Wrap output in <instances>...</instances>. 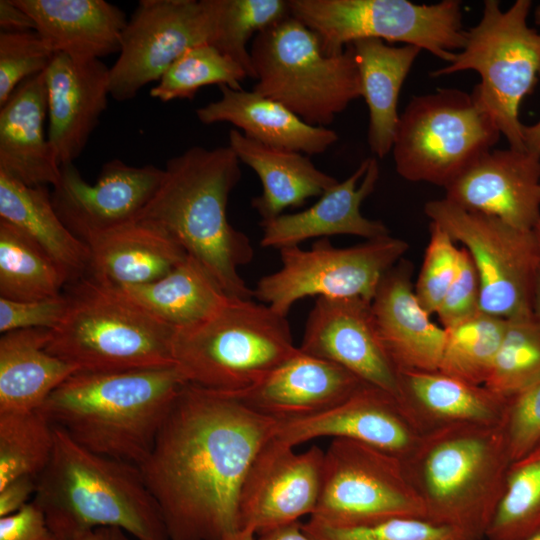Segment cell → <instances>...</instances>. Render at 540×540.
Instances as JSON below:
<instances>
[{"label":"cell","instance_id":"cell-1","mask_svg":"<svg viewBox=\"0 0 540 540\" xmlns=\"http://www.w3.org/2000/svg\"><path fill=\"white\" fill-rule=\"evenodd\" d=\"M278 422L231 394L183 385L139 465L170 540H219L239 529L242 482Z\"/></svg>","mask_w":540,"mask_h":540},{"label":"cell","instance_id":"cell-2","mask_svg":"<svg viewBox=\"0 0 540 540\" xmlns=\"http://www.w3.org/2000/svg\"><path fill=\"white\" fill-rule=\"evenodd\" d=\"M241 179L240 160L229 146H193L170 158L162 182L139 220L166 231L215 277L225 292L253 298L239 273L254 249L227 218L229 196Z\"/></svg>","mask_w":540,"mask_h":540},{"label":"cell","instance_id":"cell-3","mask_svg":"<svg viewBox=\"0 0 540 540\" xmlns=\"http://www.w3.org/2000/svg\"><path fill=\"white\" fill-rule=\"evenodd\" d=\"M184 384L175 366L78 371L50 394L41 410L80 446L139 466Z\"/></svg>","mask_w":540,"mask_h":540},{"label":"cell","instance_id":"cell-4","mask_svg":"<svg viewBox=\"0 0 540 540\" xmlns=\"http://www.w3.org/2000/svg\"><path fill=\"white\" fill-rule=\"evenodd\" d=\"M54 428L53 454L32 501L60 540L99 527H118L136 540H170L138 465L91 452Z\"/></svg>","mask_w":540,"mask_h":540},{"label":"cell","instance_id":"cell-5","mask_svg":"<svg viewBox=\"0 0 540 540\" xmlns=\"http://www.w3.org/2000/svg\"><path fill=\"white\" fill-rule=\"evenodd\" d=\"M512 462L501 423L425 433L404 465L427 519L483 540Z\"/></svg>","mask_w":540,"mask_h":540},{"label":"cell","instance_id":"cell-6","mask_svg":"<svg viewBox=\"0 0 540 540\" xmlns=\"http://www.w3.org/2000/svg\"><path fill=\"white\" fill-rule=\"evenodd\" d=\"M69 284L66 314L49 331L46 350L50 354L82 372L174 366V328L122 289L88 275Z\"/></svg>","mask_w":540,"mask_h":540},{"label":"cell","instance_id":"cell-7","mask_svg":"<svg viewBox=\"0 0 540 540\" xmlns=\"http://www.w3.org/2000/svg\"><path fill=\"white\" fill-rule=\"evenodd\" d=\"M287 316L266 304L230 297L207 319L175 330L174 366L186 383L237 393L293 356Z\"/></svg>","mask_w":540,"mask_h":540},{"label":"cell","instance_id":"cell-8","mask_svg":"<svg viewBox=\"0 0 540 540\" xmlns=\"http://www.w3.org/2000/svg\"><path fill=\"white\" fill-rule=\"evenodd\" d=\"M250 56L253 90L310 125L327 127L362 97L352 44L340 54L326 55L318 36L291 15L259 32Z\"/></svg>","mask_w":540,"mask_h":540},{"label":"cell","instance_id":"cell-9","mask_svg":"<svg viewBox=\"0 0 540 540\" xmlns=\"http://www.w3.org/2000/svg\"><path fill=\"white\" fill-rule=\"evenodd\" d=\"M530 0H516L501 10L497 0L484 1L480 21L466 30V41L451 62L431 77L474 70L481 81L472 93L495 121L509 147L526 150L519 118L522 100L540 79V32L528 25Z\"/></svg>","mask_w":540,"mask_h":540},{"label":"cell","instance_id":"cell-10","mask_svg":"<svg viewBox=\"0 0 540 540\" xmlns=\"http://www.w3.org/2000/svg\"><path fill=\"white\" fill-rule=\"evenodd\" d=\"M500 135L472 92L443 88L415 96L399 117L395 168L407 181L445 188L492 150Z\"/></svg>","mask_w":540,"mask_h":540},{"label":"cell","instance_id":"cell-11","mask_svg":"<svg viewBox=\"0 0 540 540\" xmlns=\"http://www.w3.org/2000/svg\"><path fill=\"white\" fill-rule=\"evenodd\" d=\"M290 15L311 29L326 55L362 39L399 42L451 62L466 41L462 4L443 0H289Z\"/></svg>","mask_w":540,"mask_h":540},{"label":"cell","instance_id":"cell-12","mask_svg":"<svg viewBox=\"0 0 540 540\" xmlns=\"http://www.w3.org/2000/svg\"><path fill=\"white\" fill-rule=\"evenodd\" d=\"M408 248L405 240L390 234L342 248L328 238L307 250L283 248L280 268L258 280L253 298L283 316L310 296L371 302L384 275Z\"/></svg>","mask_w":540,"mask_h":540},{"label":"cell","instance_id":"cell-13","mask_svg":"<svg viewBox=\"0 0 540 540\" xmlns=\"http://www.w3.org/2000/svg\"><path fill=\"white\" fill-rule=\"evenodd\" d=\"M395 517H425L404 462L364 443L334 438L324 453L319 500L310 519L358 527Z\"/></svg>","mask_w":540,"mask_h":540},{"label":"cell","instance_id":"cell-14","mask_svg":"<svg viewBox=\"0 0 540 540\" xmlns=\"http://www.w3.org/2000/svg\"><path fill=\"white\" fill-rule=\"evenodd\" d=\"M424 213L472 258L481 284L480 310L511 319L532 314L540 251L532 230L467 211L445 198L428 201Z\"/></svg>","mask_w":540,"mask_h":540},{"label":"cell","instance_id":"cell-15","mask_svg":"<svg viewBox=\"0 0 540 540\" xmlns=\"http://www.w3.org/2000/svg\"><path fill=\"white\" fill-rule=\"evenodd\" d=\"M210 0H141L127 21L118 58L109 69V93L133 99L187 50L212 44Z\"/></svg>","mask_w":540,"mask_h":540},{"label":"cell","instance_id":"cell-16","mask_svg":"<svg viewBox=\"0 0 540 540\" xmlns=\"http://www.w3.org/2000/svg\"><path fill=\"white\" fill-rule=\"evenodd\" d=\"M324 453L317 446L295 453L274 437L265 443L240 488L239 528L261 535L311 516L321 492Z\"/></svg>","mask_w":540,"mask_h":540},{"label":"cell","instance_id":"cell-17","mask_svg":"<svg viewBox=\"0 0 540 540\" xmlns=\"http://www.w3.org/2000/svg\"><path fill=\"white\" fill-rule=\"evenodd\" d=\"M164 169L152 164L128 165L120 159L103 164L94 184L73 163L60 166V179L51 200L67 228L82 241L138 219L157 192Z\"/></svg>","mask_w":540,"mask_h":540},{"label":"cell","instance_id":"cell-18","mask_svg":"<svg viewBox=\"0 0 540 540\" xmlns=\"http://www.w3.org/2000/svg\"><path fill=\"white\" fill-rule=\"evenodd\" d=\"M422 435L394 395L365 384L327 411L300 419L279 420L274 438L291 447L319 437L350 439L404 462L416 449Z\"/></svg>","mask_w":540,"mask_h":540},{"label":"cell","instance_id":"cell-19","mask_svg":"<svg viewBox=\"0 0 540 540\" xmlns=\"http://www.w3.org/2000/svg\"><path fill=\"white\" fill-rule=\"evenodd\" d=\"M299 349L398 396L399 373L379 339L371 302L317 298L308 314Z\"/></svg>","mask_w":540,"mask_h":540},{"label":"cell","instance_id":"cell-20","mask_svg":"<svg viewBox=\"0 0 540 540\" xmlns=\"http://www.w3.org/2000/svg\"><path fill=\"white\" fill-rule=\"evenodd\" d=\"M445 199L522 230L540 220V157L514 148L492 149L444 188Z\"/></svg>","mask_w":540,"mask_h":540},{"label":"cell","instance_id":"cell-21","mask_svg":"<svg viewBox=\"0 0 540 540\" xmlns=\"http://www.w3.org/2000/svg\"><path fill=\"white\" fill-rule=\"evenodd\" d=\"M109 69L101 60L76 61L56 53L44 72L47 138L59 166L80 157L107 109Z\"/></svg>","mask_w":540,"mask_h":540},{"label":"cell","instance_id":"cell-22","mask_svg":"<svg viewBox=\"0 0 540 540\" xmlns=\"http://www.w3.org/2000/svg\"><path fill=\"white\" fill-rule=\"evenodd\" d=\"M413 264L402 258L382 278L371 312L384 350L399 372L439 370L445 329L414 292Z\"/></svg>","mask_w":540,"mask_h":540},{"label":"cell","instance_id":"cell-23","mask_svg":"<svg viewBox=\"0 0 540 540\" xmlns=\"http://www.w3.org/2000/svg\"><path fill=\"white\" fill-rule=\"evenodd\" d=\"M365 384L343 367L298 349L255 385L228 394L260 414L285 421L327 411Z\"/></svg>","mask_w":540,"mask_h":540},{"label":"cell","instance_id":"cell-24","mask_svg":"<svg viewBox=\"0 0 540 540\" xmlns=\"http://www.w3.org/2000/svg\"><path fill=\"white\" fill-rule=\"evenodd\" d=\"M378 179L377 159L366 158L349 177L323 193L309 208L261 221V246L281 250L299 246L308 239L333 235H354L366 240L389 235L390 230L382 221L366 218L360 210L363 201L374 192Z\"/></svg>","mask_w":540,"mask_h":540},{"label":"cell","instance_id":"cell-25","mask_svg":"<svg viewBox=\"0 0 540 540\" xmlns=\"http://www.w3.org/2000/svg\"><path fill=\"white\" fill-rule=\"evenodd\" d=\"M88 276L114 288L154 282L180 264L186 251L162 228L135 220L88 235Z\"/></svg>","mask_w":540,"mask_h":540},{"label":"cell","instance_id":"cell-26","mask_svg":"<svg viewBox=\"0 0 540 540\" xmlns=\"http://www.w3.org/2000/svg\"><path fill=\"white\" fill-rule=\"evenodd\" d=\"M44 73L22 82L0 106V173L27 186H55L60 166L45 137Z\"/></svg>","mask_w":540,"mask_h":540},{"label":"cell","instance_id":"cell-27","mask_svg":"<svg viewBox=\"0 0 540 540\" xmlns=\"http://www.w3.org/2000/svg\"><path fill=\"white\" fill-rule=\"evenodd\" d=\"M400 404L422 434L455 425H498L507 400L437 371L399 372Z\"/></svg>","mask_w":540,"mask_h":540},{"label":"cell","instance_id":"cell-28","mask_svg":"<svg viewBox=\"0 0 540 540\" xmlns=\"http://www.w3.org/2000/svg\"><path fill=\"white\" fill-rule=\"evenodd\" d=\"M55 53L76 61L119 53L125 13L104 0H13Z\"/></svg>","mask_w":540,"mask_h":540},{"label":"cell","instance_id":"cell-29","mask_svg":"<svg viewBox=\"0 0 540 540\" xmlns=\"http://www.w3.org/2000/svg\"><path fill=\"white\" fill-rule=\"evenodd\" d=\"M221 96L196 110L204 125L230 123L248 138L273 148L321 154L338 140L327 127L313 126L283 104L254 90L219 86Z\"/></svg>","mask_w":540,"mask_h":540},{"label":"cell","instance_id":"cell-30","mask_svg":"<svg viewBox=\"0 0 540 540\" xmlns=\"http://www.w3.org/2000/svg\"><path fill=\"white\" fill-rule=\"evenodd\" d=\"M228 137V146L240 162L260 179L262 192L251 204L261 221L274 219L288 208L300 207L339 182L319 170L303 153L266 146L235 129L230 130Z\"/></svg>","mask_w":540,"mask_h":540},{"label":"cell","instance_id":"cell-31","mask_svg":"<svg viewBox=\"0 0 540 540\" xmlns=\"http://www.w3.org/2000/svg\"><path fill=\"white\" fill-rule=\"evenodd\" d=\"M48 329H24L0 338V413L42 408L50 394L78 372L46 350Z\"/></svg>","mask_w":540,"mask_h":540},{"label":"cell","instance_id":"cell-32","mask_svg":"<svg viewBox=\"0 0 540 540\" xmlns=\"http://www.w3.org/2000/svg\"><path fill=\"white\" fill-rule=\"evenodd\" d=\"M358 66L362 97L369 110L368 144L379 158L392 151L399 121L401 87L422 51L414 45L394 46L380 39L352 44Z\"/></svg>","mask_w":540,"mask_h":540},{"label":"cell","instance_id":"cell-33","mask_svg":"<svg viewBox=\"0 0 540 540\" xmlns=\"http://www.w3.org/2000/svg\"><path fill=\"white\" fill-rule=\"evenodd\" d=\"M0 219L40 246L65 270L70 283L88 274L89 248L62 222L47 186H27L0 173Z\"/></svg>","mask_w":540,"mask_h":540},{"label":"cell","instance_id":"cell-34","mask_svg":"<svg viewBox=\"0 0 540 540\" xmlns=\"http://www.w3.org/2000/svg\"><path fill=\"white\" fill-rule=\"evenodd\" d=\"M119 289L175 330L207 319L231 297L190 255L154 282Z\"/></svg>","mask_w":540,"mask_h":540},{"label":"cell","instance_id":"cell-35","mask_svg":"<svg viewBox=\"0 0 540 540\" xmlns=\"http://www.w3.org/2000/svg\"><path fill=\"white\" fill-rule=\"evenodd\" d=\"M65 270L13 224L0 219V297L40 300L62 294Z\"/></svg>","mask_w":540,"mask_h":540},{"label":"cell","instance_id":"cell-36","mask_svg":"<svg viewBox=\"0 0 540 540\" xmlns=\"http://www.w3.org/2000/svg\"><path fill=\"white\" fill-rule=\"evenodd\" d=\"M507 319L477 314L445 329L439 371L475 385H484L502 342Z\"/></svg>","mask_w":540,"mask_h":540},{"label":"cell","instance_id":"cell-37","mask_svg":"<svg viewBox=\"0 0 540 540\" xmlns=\"http://www.w3.org/2000/svg\"><path fill=\"white\" fill-rule=\"evenodd\" d=\"M54 446L55 428L41 409L0 413V488L19 477L38 478Z\"/></svg>","mask_w":540,"mask_h":540},{"label":"cell","instance_id":"cell-38","mask_svg":"<svg viewBox=\"0 0 540 540\" xmlns=\"http://www.w3.org/2000/svg\"><path fill=\"white\" fill-rule=\"evenodd\" d=\"M540 531V446L512 462L485 540H524Z\"/></svg>","mask_w":540,"mask_h":540},{"label":"cell","instance_id":"cell-39","mask_svg":"<svg viewBox=\"0 0 540 540\" xmlns=\"http://www.w3.org/2000/svg\"><path fill=\"white\" fill-rule=\"evenodd\" d=\"M214 19L213 46L241 65L254 78L249 39L290 16L284 0H210Z\"/></svg>","mask_w":540,"mask_h":540},{"label":"cell","instance_id":"cell-40","mask_svg":"<svg viewBox=\"0 0 540 540\" xmlns=\"http://www.w3.org/2000/svg\"><path fill=\"white\" fill-rule=\"evenodd\" d=\"M248 77L244 68L211 44L187 50L150 89V96L161 102L176 99L192 100L198 90L208 85L242 89Z\"/></svg>","mask_w":540,"mask_h":540},{"label":"cell","instance_id":"cell-41","mask_svg":"<svg viewBox=\"0 0 540 540\" xmlns=\"http://www.w3.org/2000/svg\"><path fill=\"white\" fill-rule=\"evenodd\" d=\"M540 380V321L532 314L507 319L505 333L484 384L508 400Z\"/></svg>","mask_w":540,"mask_h":540},{"label":"cell","instance_id":"cell-42","mask_svg":"<svg viewBox=\"0 0 540 540\" xmlns=\"http://www.w3.org/2000/svg\"><path fill=\"white\" fill-rule=\"evenodd\" d=\"M303 529L312 540H469L457 529L425 517H395L358 527H335L309 519Z\"/></svg>","mask_w":540,"mask_h":540},{"label":"cell","instance_id":"cell-43","mask_svg":"<svg viewBox=\"0 0 540 540\" xmlns=\"http://www.w3.org/2000/svg\"><path fill=\"white\" fill-rule=\"evenodd\" d=\"M56 53L36 30L0 33V106L25 80L44 73Z\"/></svg>","mask_w":540,"mask_h":540},{"label":"cell","instance_id":"cell-44","mask_svg":"<svg viewBox=\"0 0 540 540\" xmlns=\"http://www.w3.org/2000/svg\"><path fill=\"white\" fill-rule=\"evenodd\" d=\"M429 232L414 292L422 307L432 315L436 313L457 272L459 247L438 224L430 222Z\"/></svg>","mask_w":540,"mask_h":540},{"label":"cell","instance_id":"cell-45","mask_svg":"<svg viewBox=\"0 0 540 540\" xmlns=\"http://www.w3.org/2000/svg\"><path fill=\"white\" fill-rule=\"evenodd\" d=\"M502 426L513 462L540 446V380L507 400Z\"/></svg>","mask_w":540,"mask_h":540},{"label":"cell","instance_id":"cell-46","mask_svg":"<svg viewBox=\"0 0 540 540\" xmlns=\"http://www.w3.org/2000/svg\"><path fill=\"white\" fill-rule=\"evenodd\" d=\"M481 284L477 269L464 247H459L455 277L436 315L443 328L451 327L480 312Z\"/></svg>","mask_w":540,"mask_h":540},{"label":"cell","instance_id":"cell-47","mask_svg":"<svg viewBox=\"0 0 540 540\" xmlns=\"http://www.w3.org/2000/svg\"><path fill=\"white\" fill-rule=\"evenodd\" d=\"M68 307L66 294L32 300L13 301L0 297V332L2 334L24 329L56 328Z\"/></svg>","mask_w":540,"mask_h":540},{"label":"cell","instance_id":"cell-48","mask_svg":"<svg viewBox=\"0 0 540 540\" xmlns=\"http://www.w3.org/2000/svg\"><path fill=\"white\" fill-rule=\"evenodd\" d=\"M0 540H60L50 528L44 513L33 502L0 517Z\"/></svg>","mask_w":540,"mask_h":540},{"label":"cell","instance_id":"cell-49","mask_svg":"<svg viewBox=\"0 0 540 540\" xmlns=\"http://www.w3.org/2000/svg\"><path fill=\"white\" fill-rule=\"evenodd\" d=\"M37 478L23 476L0 488V517L15 513L35 494Z\"/></svg>","mask_w":540,"mask_h":540},{"label":"cell","instance_id":"cell-50","mask_svg":"<svg viewBox=\"0 0 540 540\" xmlns=\"http://www.w3.org/2000/svg\"><path fill=\"white\" fill-rule=\"evenodd\" d=\"M256 535L250 529L239 528L225 534L219 540H312L299 521L261 534L259 538Z\"/></svg>","mask_w":540,"mask_h":540},{"label":"cell","instance_id":"cell-51","mask_svg":"<svg viewBox=\"0 0 540 540\" xmlns=\"http://www.w3.org/2000/svg\"><path fill=\"white\" fill-rule=\"evenodd\" d=\"M0 27L4 32L36 30L33 19L13 0H0Z\"/></svg>","mask_w":540,"mask_h":540},{"label":"cell","instance_id":"cell-52","mask_svg":"<svg viewBox=\"0 0 540 540\" xmlns=\"http://www.w3.org/2000/svg\"><path fill=\"white\" fill-rule=\"evenodd\" d=\"M73 540H132L130 535L118 527H99L79 534Z\"/></svg>","mask_w":540,"mask_h":540},{"label":"cell","instance_id":"cell-53","mask_svg":"<svg viewBox=\"0 0 540 540\" xmlns=\"http://www.w3.org/2000/svg\"><path fill=\"white\" fill-rule=\"evenodd\" d=\"M523 140L525 149L540 157V119L531 124H523Z\"/></svg>","mask_w":540,"mask_h":540},{"label":"cell","instance_id":"cell-54","mask_svg":"<svg viewBox=\"0 0 540 540\" xmlns=\"http://www.w3.org/2000/svg\"><path fill=\"white\" fill-rule=\"evenodd\" d=\"M532 313L540 321V266L534 284Z\"/></svg>","mask_w":540,"mask_h":540},{"label":"cell","instance_id":"cell-55","mask_svg":"<svg viewBox=\"0 0 540 540\" xmlns=\"http://www.w3.org/2000/svg\"><path fill=\"white\" fill-rule=\"evenodd\" d=\"M533 231V234H534V237H535V240L537 242V245H538V248H539V251H540V220L537 222V224L534 226V228L532 229Z\"/></svg>","mask_w":540,"mask_h":540},{"label":"cell","instance_id":"cell-56","mask_svg":"<svg viewBox=\"0 0 540 540\" xmlns=\"http://www.w3.org/2000/svg\"><path fill=\"white\" fill-rule=\"evenodd\" d=\"M534 20L535 23L540 26V5H538L535 9Z\"/></svg>","mask_w":540,"mask_h":540},{"label":"cell","instance_id":"cell-57","mask_svg":"<svg viewBox=\"0 0 540 540\" xmlns=\"http://www.w3.org/2000/svg\"><path fill=\"white\" fill-rule=\"evenodd\" d=\"M524 540H540V531H538L537 533L533 534L532 536L524 539Z\"/></svg>","mask_w":540,"mask_h":540}]
</instances>
